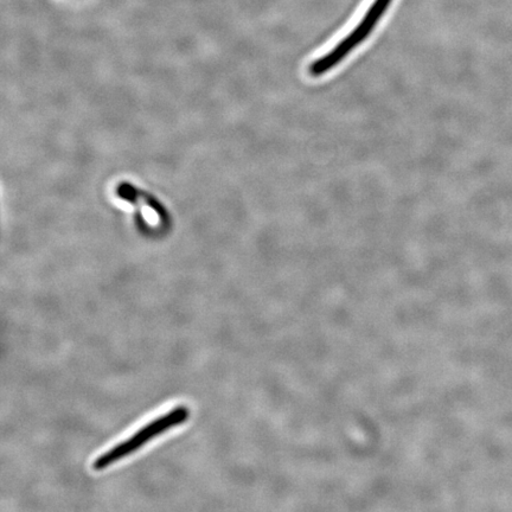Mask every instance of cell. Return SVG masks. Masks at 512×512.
<instances>
[{
	"label": "cell",
	"mask_w": 512,
	"mask_h": 512,
	"mask_svg": "<svg viewBox=\"0 0 512 512\" xmlns=\"http://www.w3.org/2000/svg\"><path fill=\"white\" fill-rule=\"evenodd\" d=\"M188 418L189 409L187 407L178 406L171 409L168 413L158 416V418L140 428V430L131 435L130 438L113 446L111 450L100 454V456L94 460L93 469L95 471L106 470L107 467L140 450V448L144 447L147 443H150L151 440L157 438L158 435L168 432L178 425L184 424Z\"/></svg>",
	"instance_id": "7a4b0ae2"
},
{
	"label": "cell",
	"mask_w": 512,
	"mask_h": 512,
	"mask_svg": "<svg viewBox=\"0 0 512 512\" xmlns=\"http://www.w3.org/2000/svg\"><path fill=\"white\" fill-rule=\"evenodd\" d=\"M393 0H373L369 8L364 12L360 22L343 40L337 42L334 48L326 51L317 60L310 63L309 74L311 78L318 79L336 69L347 57L366 42L382 21Z\"/></svg>",
	"instance_id": "6da1fadb"
}]
</instances>
